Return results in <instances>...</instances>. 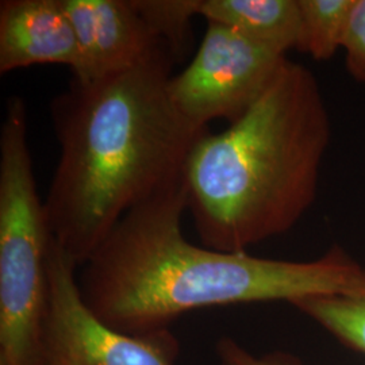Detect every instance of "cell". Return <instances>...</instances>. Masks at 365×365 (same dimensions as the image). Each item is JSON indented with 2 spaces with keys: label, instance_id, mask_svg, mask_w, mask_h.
<instances>
[{
  "label": "cell",
  "instance_id": "11",
  "mask_svg": "<svg viewBox=\"0 0 365 365\" xmlns=\"http://www.w3.org/2000/svg\"><path fill=\"white\" fill-rule=\"evenodd\" d=\"M354 0H299L297 51L327 61L342 51Z\"/></svg>",
  "mask_w": 365,
  "mask_h": 365
},
{
  "label": "cell",
  "instance_id": "8",
  "mask_svg": "<svg viewBox=\"0 0 365 365\" xmlns=\"http://www.w3.org/2000/svg\"><path fill=\"white\" fill-rule=\"evenodd\" d=\"M43 64L75 69L78 46L61 0L0 3V73Z\"/></svg>",
  "mask_w": 365,
  "mask_h": 365
},
{
  "label": "cell",
  "instance_id": "5",
  "mask_svg": "<svg viewBox=\"0 0 365 365\" xmlns=\"http://www.w3.org/2000/svg\"><path fill=\"white\" fill-rule=\"evenodd\" d=\"M76 269L52 240L42 365H175L170 330L133 336L106 327L81 298Z\"/></svg>",
  "mask_w": 365,
  "mask_h": 365
},
{
  "label": "cell",
  "instance_id": "2",
  "mask_svg": "<svg viewBox=\"0 0 365 365\" xmlns=\"http://www.w3.org/2000/svg\"><path fill=\"white\" fill-rule=\"evenodd\" d=\"M185 182L129 211L81 267L78 291L106 327L133 336L170 330L184 314L341 292L363 265L341 247L310 261L221 252L184 237Z\"/></svg>",
  "mask_w": 365,
  "mask_h": 365
},
{
  "label": "cell",
  "instance_id": "3",
  "mask_svg": "<svg viewBox=\"0 0 365 365\" xmlns=\"http://www.w3.org/2000/svg\"><path fill=\"white\" fill-rule=\"evenodd\" d=\"M331 120L307 66L286 58L257 101L187 160V210L203 247L248 252L291 230L317 199Z\"/></svg>",
  "mask_w": 365,
  "mask_h": 365
},
{
  "label": "cell",
  "instance_id": "10",
  "mask_svg": "<svg viewBox=\"0 0 365 365\" xmlns=\"http://www.w3.org/2000/svg\"><path fill=\"white\" fill-rule=\"evenodd\" d=\"M291 306L342 345L365 356V265L344 291L302 298Z\"/></svg>",
  "mask_w": 365,
  "mask_h": 365
},
{
  "label": "cell",
  "instance_id": "12",
  "mask_svg": "<svg viewBox=\"0 0 365 365\" xmlns=\"http://www.w3.org/2000/svg\"><path fill=\"white\" fill-rule=\"evenodd\" d=\"M145 25L179 61L191 49L192 18L199 15L200 0H130Z\"/></svg>",
  "mask_w": 365,
  "mask_h": 365
},
{
  "label": "cell",
  "instance_id": "7",
  "mask_svg": "<svg viewBox=\"0 0 365 365\" xmlns=\"http://www.w3.org/2000/svg\"><path fill=\"white\" fill-rule=\"evenodd\" d=\"M61 4L76 38L78 64L72 72L78 83L129 69L163 43L130 0H61Z\"/></svg>",
  "mask_w": 365,
  "mask_h": 365
},
{
  "label": "cell",
  "instance_id": "9",
  "mask_svg": "<svg viewBox=\"0 0 365 365\" xmlns=\"http://www.w3.org/2000/svg\"><path fill=\"white\" fill-rule=\"evenodd\" d=\"M199 16L280 56L298 46L299 0H200Z\"/></svg>",
  "mask_w": 365,
  "mask_h": 365
},
{
  "label": "cell",
  "instance_id": "4",
  "mask_svg": "<svg viewBox=\"0 0 365 365\" xmlns=\"http://www.w3.org/2000/svg\"><path fill=\"white\" fill-rule=\"evenodd\" d=\"M53 237L33 172L26 103L0 129V365H42Z\"/></svg>",
  "mask_w": 365,
  "mask_h": 365
},
{
  "label": "cell",
  "instance_id": "1",
  "mask_svg": "<svg viewBox=\"0 0 365 365\" xmlns=\"http://www.w3.org/2000/svg\"><path fill=\"white\" fill-rule=\"evenodd\" d=\"M173 63L161 43L129 69L72 80L51 103L60 156L43 209L54 242L78 268L129 211L184 180L209 131L173 103Z\"/></svg>",
  "mask_w": 365,
  "mask_h": 365
},
{
  "label": "cell",
  "instance_id": "13",
  "mask_svg": "<svg viewBox=\"0 0 365 365\" xmlns=\"http://www.w3.org/2000/svg\"><path fill=\"white\" fill-rule=\"evenodd\" d=\"M342 52L351 78L365 84V0H354Z\"/></svg>",
  "mask_w": 365,
  "mask_h": 365
},
{
  "label": "cell",
  "instance_id": "6",
  "mask_svg": "<svg viewBox=\"0 0 365 365\" xmlns=\"http://www.w3.org/2000/svg\"><path fill=\"white\" fill-rule=\"evenodd\" d=\"M286 58L233 29L207 24L192 61L170 78V98L197 126L207 128L214 119L232 123L257 101Z\"/></svg>",
  "mask_w": 365,
  "mask_h": 365
},
{
  "label": "cell",
  "instance_id": "14",
  "mask_svg": "<svg viewBox=\"0 0 365 365\" xmlns=\"http://www.w3.org/2000/svg\"><path fill=\"white\" fill-rule=\"evenodd\" d=\"M221 365H304L297 356L286 352L256 356L232 337H222L215 346Z\"/></svg>",
  "mask_w": 365,
  "mask_h": 365
}]
</instances>
